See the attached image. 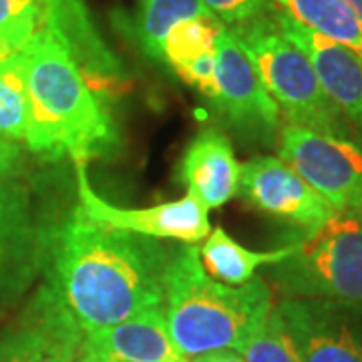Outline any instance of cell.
<instances>
[{
    "label": "cell",
    "mask_w": 362,
    "mask_h": 362,
    "mask_svg": "<svg viewBox=\"0 0 362 362\" xmlns=\"http://www.w3.org/2000/svg\"><path fill=\"white\" fill-rule=\"evenodd\" d=\"M169 258L161 240L95 226L75 209L45 226V282L83 330L163 306Z\"/></svg>",
    "instance_id": "6da1fadb"
},
{
    "label": "cell",
    "mask_w": 362,
    "mask_h": 362,
    "mask_svg": "<svg viewBox=\"0 0 362 362\" xmlns=\"http://www.w3.org/2000/svg\"><path fill=\"white\" fill-rule=\"evenodd\" d=\"M16 54L30 103L26 151L49 161L71 157L73 163L107 156L117 143L115 123L65 45L42 28Z\"/></svg>",
    "instance_id": "7a4b0ae2"
},
{
    "label": "cell",
    "mask_w": 362,
    "mask_h": 362,
    "mask_svg": "<svg viewBox=\"0 0 362 362\" xmlns=\"http://www.w3.org/2000/svg\"><path fill=\"white\" fill-rule=\"evenodd\" d=\"M163 290L169 337L187 361L216 350L242 352L276 306L264 278L240 286L211 278L197 246L181 247L169 258Z\"/></svg>",
    "instance_id": "3957f363"
},
{
    "label": "cell",
    "mask_w": 362,
    "mask_h": 362,
    "mask_svg": "<svg viewBox=\"0 0 362 362\" xmlns=\"http://www.w3.org/2000/svg\"><path fill=\"white\" fill-rule=\"evenodd\" d=\"M274 13L276 6L268 14L232 26L230 30L278 105L286 125L361 141L324 93L310 61L282 35Z\"/></svg>",
    "instance_id": "277c9868"
},
{
    "label": "cell",
    "mask_w": 362,
    "mask_h": 362,
    "mask_svg": "<svg viewBox=\"0 0 362 362\" xmlns=\"http://www.w3.org/2000/svg\"><path fill=\"white\" fill-rule=\"evenodd\" d=\"M288 246V256L270 266V282L282 298L362 306V209L337 211Z\"/></svg>",
    "instance_id": "5b68a950"
},
{
    "label": "cell",
    "mask_w": 362,
    "mask_h": 362,
    "mask_svg": "<svg viewBox=\"0 0 362 362\" xmlns=\"http://www.w3.org/2000/svg\"><path fill=\"white\" fill-rule=\"evenodd\" d=\"M278 157L337 211L362 209L361 141L284 125Z\"/></svg>",
    "instance_id": "8992f818"
},
{
    "label": "cell",
    "mask_w": 362,
    "mask_h": 362,
    "mask_svg": "<svg viewBox=\"0 0 362 362\" xmlns=\"http://www.w3.org/2000/svg\"><path fill=\"white\" fill-rule=\"evenodd\" d=\"M216 65L218 95L211 107L221 121L246 141L278 147L284 127L282 113L228 26L221 28L216 42Z\"/></svg>",
    "instance_id": "52a82bcc"
},
{
    "label": "cell",
    "mask_w": 362,
    "mask_h": 362,
    "mask_svg": "<svg viewBox=\"0 0 362 362\" xmlns=\"http://www.w3.org/2000/svg\"><path fill=\"white\" fill-rule=\"evenodd\" d=\"M78 204L75 214L95 226L131 232L153 240H175L195 246L211 232L207 207L192 195L151 207H123L95 192L87 175V163H75Z\"/></svg>",
    "instance_id": "ba28073f"
},
{
    "label": "cell",
    "mask_w": 362,
    "mask_h": 362,
    "mask_svg": "<svg viewBox=\"0 0 362 362\" xmlns=\"http://www.w3.org/2000/svg\"><path fill=\"white\" fill-rule=\"evenodd\" d=\"M83 328L45 280L0 328V362H81Z\"/></svg>",
    "instance_id": "9c48e42d"
},
{
    "label": "cell",
    "mask_w": 362,
    "mask_h": 362,
    "mask_svg": "<svg viewBox=\"0 0 362 362\" xmlns=\"http://www.w3.org/2000/svg\"><path fill=\"white\" fill-rule=\"evenodd\" d=\"M45 266V226L25 183L0 177V304H14Z\"/></svg>",
    "instance_id": "30bf717a"
},
{
    "label": "cell",
    "mask_w": 362,
    "mask_h": 362,
    "mask_svg": "<svg viewBox=\"0 0 362 362\" xmlns=\"http://www.w3.org/2000/svg\"><path fill=\"white\" fill-rule=\"evenodd\" d=\"M238 194L262 214L294 226L300 232H312L337 214L278 156L252 157L244 163Z\"/></svg>",
    "instance_id": "8fae6325"
},
{
    "label": "cell",
    "mask_w": 362,
    "mask_h": 362,
    "mask_svg": "<svg viewBox=\"0 0 362 362\" xmlns=\"http://www.w3.org/2000/svg\"><path fill=\"white\" fill-rule=\"evenodd\" d=\"M302 362H362V306L282 298L276 304Z\"/></svg>",
    "instance_id": "7c38bea8"
},
{
    "label": "cell",
    "mask_w": 362,
    "mask_h": 362,
    "mask_svg": "<svg viewBox=\"0 0 362 362\" xmlns=\"http://www.w3.org/2000/svg\"><path fill=\"white\" fill-rule=\"evenodd\" d=\"M274 18L286 39L310 61L324 93L362 141V59L334 40L324 39L276 6Z\"/></svg>",
    "instance_id": "4fadbf2b"
},
{
    "label": "cell",
    "mask_w": 362,
    "mask_h": 362,
    "mask_svg": "<svg viewBox=\"0 0 362 362\" xmlns=\"http://www.w3.org/2000/svg\"><path fill=\"white\" fill-rule=\"evenodd\" d=\"M83 332L81 362H187L169 337L163 306Z\"/></svg>",
    "instance_id": "5bb4252c"
},
{
    "label": "cell",
    "mask_w": 362,
    "mask_h": 362,
    "mask_svg": "<svg viewBox=\"0 0 362 362\" xmlns=\"http://www.w3.org/2000/svg\"><path fill=\"white\" fill-rule=\"evenodd\" d=\"M240 173L242 163L233 153L232 143L216 127L197 133L181 157V181L187 195L207 209L221 207L238 195Z\"/></svg>",
    "instance_id": "9a60e30c"
},
{
    "label": "cell",
    "mask_w": 362,
    "mask_h": 362,
    "mask_svg": "<svg viewBox=\"0 0 362 362\" xmlns=\"http://www.w3.org/2000/svg\"><path fill=\"white\" fill-rule=\"evenodd\" d=\"M45 28L65 45L90 87H117L121 65L99 37L83 0H51Z\"/></svg>",
    "instance_id": "2e32d148"
},
{
    "label": "cell",
    "mask_w": 362,
    "mask_h": 362,
    "mask_svg": "<svg viewBox=\"0 0 362 362\" xmlns=\"http://www.w3.org/2000/svg\"><path fill=\"white\" fill-rule=\"evenodd\" d=\"M290 246L276 250H250L240 246L230 233L216 228L207 233L204 246L199 247V258L206 272L223 284L240 286L256 278V272L264 266H274L288 256Z\"/></svg>",
    "instance_id": "e0dca14e"
},
{
    "label": "cell",
    "mask_w": 362,
    "mask_h": 362,
    "mask_svg": "<svg viewBox=\"0 0 362 362\" xmlns=\"http://www.w3.org/2000/svg\"><path fill=\"white\" fill-rule=\"evenodd\" d=\"M312 33L356 52L362 59V21L342 0H272Z\"/></svg>",
    "instance_id": "ac0fdd59"
},
{
    "label": "cell",
    "mask_w": 362,
    "mask_h": 362,
    "mask_svg": "<svg viewBox=\"0 0 362 362\" xmlns=\"http://www.w3.org/2000/svg\"><path fill=\"white\" fill-rule=\"evenodd\" d=\"M199 14H209L199 0H137V21L135 37L141 51L161 63V42L173 26L194 18Z\"/></svg>",
    "instance_id": "d6986e66"
},
{
    "label": "cell",
    "mask_w": 362,
    "mask_h": 362,
    "mask_svg": "<svg viewBox=\"0 0 362 362\" xmlns=\"http://www.w3.org/2000/svg\"><path fill=\"white\" fill-rule=\"evenodd\" d=\"M221 28L223 25L211 14H199L181 21L169 30L161 42V63L180 73L199 57L216 51Z\"/></svg>",
    "instance_id": "ffe728a7"
},
{
    "label": "cell",
    "mask_w": 362,
    "mask_h": 362,
    "mask_svg": "<svg viewBox=\"0 0 362 362\" xmlns=\"http://www.w3.org/2000/svg\"><path fill=\"white\" fill-rule=\"evenodd\" d=\"M28 117L30 103L21 57H0V135L25 145Z\"/></svg>",
    "instance_id": "44dd1931"
},
{
    "label": "cell",
    "mask_w": 362,
    "mask_h": 362,
    "mask_svg": "<svg viewBox=\"0 0 362 362\" xmlns=\"http://www.w3.org/2000/svg\"><path fill=\"white\" fill-rule=\"evenodd\" d=\"M51 0H0V57L25 49L47 26Z\"/></svg>",
    "instance_id": "7402d4cb"
},
{
    "label": "cell",
    "mask_w": 362,
    "mask_h": 362,
    "mask_svg": "<svg viewBox=\"0 0 362 362\" xmlns=\"http://www.w3.org/2000/svg\"><path fill=\"white\" fill-rule=\"evenodd\" d=\"M240 354L246 362H302L296 340L276 306Z\"/></svg>",
    "instance_id": "603a6c76"
},
{
    "label": "cell",
    "mask_w": 362,
    "mask_h": 362,
    "mask_svg": "<svg viewBox=\"0 0 362 362\" xmlns=\"http://www.w3.org/2000/svg\"><path fill=\"white\" fill-rule=\"evenodd\" d=\"M199 2L207 13L228 28L244 25L262 14H268L276 6L272 0H199Z\"/></svg>",
    "instance_id": "cb8c5ba5"
},
{
    "label": "cell",
    "mask_w": 362,
    "mask_h": 362,
    "mask_svg": "<svg viewBox=\"0 0 362 362\" xmlns=\"http://www.w3.org/2000/svg\"><path fill=\"white\" fill-rule=\"evenodd\" d=\"M185 83L197 89L209 103H214L218 95V65H216V51L199 57L192 65H187L177 73Z\"/></svg>",
    "instance_id": "d4e9b609"
},
{
    "label": "cell",
    "mask_w": 362,
    "mask_h": 362,
    "mask_svg": "<svg viewBox=\"0 0 362 362\" xmlns=\"http://www.w3.org/2000/svg\"><path fill=\"white\" fill-rule=\"evenodd\" d=\"M26 169V149L25 145L13 141L4 135H0V177H14Z\"/></svg>",
    "instance_id": "484cf974"
},
{
    "label": "cell",
    "mask_w": 362,
    "mask_h": 362,
    "mask_svg": "<svg viewBox=\"0 0 362 362\" xmlns=\"http://www.w3.org/2000/svg\"><path fill=\"white\" fill-rule=\"evenodd\" d=\"M187 362H246L244 356L238 350H216V352H206L194 356Z\"/></svg>",
    "instance_id": "4316f807"
},
{
    "label": "cell",
    "mask_w": 362,
    "mask_h": 362,
    "mask_svg": "<svg viewBox=\"0 0 362 362\" xmlns=\"http://www.w3.org/2000/svg\"><path fill=\"white\" fill-rule=\"evenodd\" d=\"M342 2H344L350 11H352V13L356 14V16L362 21V0H342Z\"/></svg>",
    "instance_id": "83f0119b"
}]
</instances>
